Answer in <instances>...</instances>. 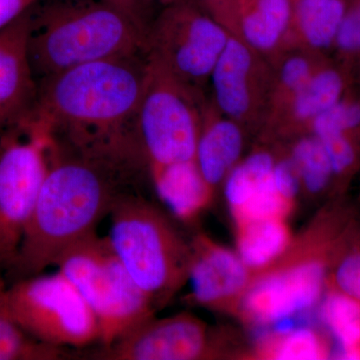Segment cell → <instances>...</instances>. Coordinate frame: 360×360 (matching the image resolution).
I'll use <instances>...</instances> for the list:
<instances>
[{
  "label": "cell",
  "mask_w": 360,
  "mask_h": 360,
  "mask_svg": "<svg viewBox=\"0 0 360 360\" xmlns=\"http://www.w3.org/2000/svg\"><path fill=\"white\" fill-rule=\"evenodd\" d=\"M347 2L348 0H292L290 49L331 56Z\"/></svg>",
  "instance_id": "obj_19"
},
{
  "label": "cell",
  "mask_w": 360,
  "mask_h": 360,
  "mask_svg": "<svg viewBox=\"0 0 360 360\" xmlns=\"http://www.w3.org/2000/svg\"><path fill=\"white\" fill-rule=\"evenodd\" d=\"M321 331L309 326H295L272 330L260 345L265 359L278 360H316L330 359L333 342Z\"/></svg>",
  "instance_id": "obj_25"
},
{
  "label": "cell",
  "mask_w": 360,
  "mask_h": 360,
  "mask_svg": "<svg viewBox=\"0 0 360 360\" xmlns=\"http://www.w3.org/2000/svg\"><path fill=\"white\" fill-rule=\"evenodd\" d=\"M326 56H321L302 49H290L272 63L274 79L269 110L262 131L286 110L298 92L309 82Z\"/></svg>",
  "instance_id": "obj_22"
},
{
  "label": "cell",
  "mask_w": 360,
  "mask_h": 360,
  "mask_svg": "<svg viewBox=\"0 0 360 360\" xmlns=\"http://www.w3.org/2000/svg\"><path fill=\"white\" fill-rule=\"evenodd\" d=\"M206 98L148 56L137 137L148 169L194 160Z\"/></svg>",
  "instance_id": "obj_8"
},
{
  "label": "cell",
  "mask_w": 360,
  "mask_h": 360,
  "mask_svg": "<svg viewBox=\"0 0 360 360\" xmlns=\"http://www.w3.org/2000/svg\"><path fill=\"white\" fill-rule=\"evenodd\" d=\"M7 302L16 324L40 342L82 348L101 340L96 314L59 270L14 281Z\"/></svg>",
  "instance_id": "obj_9"
},
{
  "label": "cell",
  "mask_w": 360,
  "mask_h": 360,
  "mask_svg": "<svg viewBox=\"0 0 360 360\" xmlns=\"http://www.w3.org/2000/svg\"><path fill=\"white\" fill-rule=\"evenodd\" d=\"M354 77L355 84L360 85V59L357 65H355L354 70Z\"/></svg>",
  "instance_id": "obj_35"
},
{
  "label": "cell",
  "mask_w": 360,
  "mask_h": 360,
  "mask_svg": "<svg viewBox=\"0 0 360 360\" xmlns=\"http://www.w3.org/2000/svg\"><path fill=\"white\" fill-rule=\"evenodd\" d=\"M148 1L155 2V4H158L161 7H163L175 4V2L182 1V0H148Z\"/></svg>",
  "instance_id": "obj_34"
},
{
  "label": "cell",
  "mask_w": 360,
  "mask_h": 360,
  "mask_svg": "<svg viewBox=\"0 0 360 360\" xmlns=\"http://www.w3.org/2000/svg\"><path fill=\"white\" fill-rule=\"evenodd\" d=\"M146 161L87 155L52 139L46 177L20 250L9 267L15 281L42 274L110 214L122 194L134 191Z\"/></svg>",
  "instance_id": "obj_2"
},
{
  "label": "cell",
  "mask_w": 360,
  "mask_h": 360,
  "mask_svg": "<svg viewBox=\"0 0 360 360\" xmlns=\"http://www.w3.org/2000/svg\"><path fill=\"white\" fill-rule=\"evenodd\" d=\"M278 151L267 148L255 149L239 161L222 186L226 202L238 224L255 220L283 219L291 203L284 200L274 184V169Z\"/></svg>",
  "instance_id": "obj_13"
},
{
  "label": "cell",
  "mask_w": 360,
  "mask_h": 360,
  "mask_svg": "<svg viewBox=\"0 0 360 360\" xmlns=\"http://www.w3.org/2000/svg\"><path fill=\"white\" fill-rule=\"evenodd\" d=\"M0 266V360H58L66 355L63 348L40 342L16 324L8 309V285Z\"/></svg>",
  "instance_id": "obj_26"
},
{
  "label": "cell",
  "mask_w": 360,
  "mask_h": 360,
  "mask_svg": "<svg viewBox=\"0 0 360 360\" xmlns=\"http://www.w3.org/2000/svg\"><path fill=\"white\" fill-rule=\"evenodd\" d=\"M149 174L160 200L180 219H193L212 196L194 160L150 168Z\"/></svg>",
  "instance_id": "obj_20"
},
{
  "label": "cell",
  "mask_w": 360,
  "mask_h": 360,
  "mask_svg": "<svg viewBox=\"0 0 360 360\" xmlns=\"http://www.w3.org/2000/svg\"><path fill=\"white\" fill-rule=\"evenodd\" d=\"M274 65L231 35L210 78V98L248 134H259L266 120Z\"/></svg>",
  "instance_id": "obj_11"
},
{
  "label": "cell",
  "mask_w": 360,
  "mask_h": 360,
  "mask_svg": "<svg viewBox=\"0 0 360 360\" xmlns=\"http://www.w3.org/2000/svg\"><path fill=\"white\" fill-rule=\"evenodd\" d=\"M248 134L240 124L222 115L210 97L206 98L194 161L212 191L243 160Z\"/></svg>",
  "instance_id": "obj_18"
},
{
  "label": "cell",
  "mask_w": 360,
  "mask_h": 360,
  "mask_svg": "<svg viewBox=\"0 0 360 360\" xmlns=\"http://www.w3.org/2000/svg\"><path fill=\"white\" fill-rule=\"evenodd\" d=\"M191 250L187 281L193 302L212 309L239 302L251 283V271L238 252L203 236L191 243Z\"/></svg>",
  "instance_id": "obj_16"
},
{
  "label": "cell",
  "mask_w": 360,
  "mask_h": 360,
  "mask_svg": "<svg viewBox=\"0 0 360 360\" xmlns=\"http://www.w3.org/2000/svg\"><path fill=\"white\" fill-rule=\"evenodd\" d=\"M40 0H0V32L37 6Z\"/></svg>",
  "instance_id": "obj_31"
},
{
  "label": "cell",
  "mask_w": 360,
  "mask_h": 360,
  "mask_svg": "<svg viewBox=\"0 0 360 360\" xmlns=\"http://www.w3.org/2000/svg\"><path fill=\"white\" fill-rule=\"evenodd\" d=\"M347 236V226L342 219L323 215L316 245L307 258L251 281L239 300L243 316L257 326H274L317 307Z\"/></svg>",
  "instance_id": "obj_6"
},
{
  "label": "cell",
  "mask_w": 360,
  "mask_h": 360,
  "mask_svg": "<svg viewBox=\"0 0 360 360\" xmlns=\"http://www.w3.org/2000/svg\"><path fill=\"white\" fill-rule=\"evenodd\" d=\"M354 82L352 71L333 56H326L286 110L258 136L264 141L285 143L310 134L315 120L330 108Z\"/></svg>",
  "instance_id": "obj_14"
},
{
  "label": "cell",
  "mask_w": 360,
  "mask_h": 360,
  "mask_svg": "<svg viewBox=\"0 0 360 360\" xmlns=\"http://www.w3.org/2000/svg\"><path fill=\"white\" fill-rule=\"evenodd\" d=\"M146 53V32L101 0H40L33 7L28 56L37 85L77 66Z\"/></svg>",
  "instance_id": "obj_3"
},
{
  "label": "cell",
  "mask_w": 360,
  "mask_h": 360,
  "mask_svg": "<svg viewBox=\"0 0 360 360\" xmlns=\"http://www.w3.org/2000/svg\"><path fill=\"white\" fill-rule=\"evenodd\" d=\"M231 32L234 0H193Z\"/></svg>",
  "instance_id": "obj_32"
},
{
  "label": "cell",
  "mask_w": 360,
  "mask_h": 360,
  "mask_svg": "<svg viewBox=\"0 0 360 360\" xmlns=\"http://www.w3.org/2000/svg\"><path fill=\"white\" fill-rule=\"evenodd\" d=\"M347 132L360 136V85L352 84L330 108L312 125L310 134Z\"/></svg>",
  "instance_id": "obj_29"
},
{
  "label": "cell",
  "mask_w": 360,
  "mask_h": 360,
  "mask_svg": "<svg viewBox=\"0 0 360 360\" xmlns=\"http://www.w3.org/2000/svg\"><path fill=\"white\" fill-rule=\"evenodd\" d=\"M331 56L354 75L360 59V0H348Z\"/></svg>",
  "instance_id": "obj_30"
},
{
  "label": "cell",
  "mask_w": 360,
  "mask_h": 360,
  "mask_svg": "<svg viewBox=\"0 0 360 360\" xmlns=\"http://www.w3.org/2000/svg\"><path fill=\"white\" fill-rule=\"evenodd\" d=\"M148 71L144 53L94 61L37 85L32 115L53 141L87 155L146 160L137 116Z\"/></svg>",
  "instance_id": "obj_1"
},
{
  "label": "cell",
  "mask_w": 360,
  "mask_h": 360,
  "mask_svg": "<svg viewBox=\"0 0 360 360\" xmlns=\"http://www.w3.org/2000/svg\"><path fill=\"white\" fill-rule=\"evenodd\" d=\"M315 136L326 149L335 174V193L340 195L360 170V136L347 132H328Z\"/></svg>",
  "instance_id": "obj_27"
},
{
  "label": "cell",
  "mask_w": 360,
  "mask_h": 360,
  "mask_svg": "<svg viewBox=\"0 0 360 360\" xmlns=\"http://www.w3.org/2000/svg\"><path fill=\"white\" fill-rule=\"evenodd\" d=\"M231 33L193 0L161 7L146 32V54L191 89L205 92Z\"/></svg>",
  "instance_id": "obj_10"
},
{
  "label": "cell",
  "mask_w": 360,
  "mask_h": 360,
  "mask_svg": "<svg viewBox=\"0 0 360 360\" xmlns=\"http://www.w3.org/2000/svg\"><path fill=\"white\" fill-rule=\"evenodd\" d=\"M56 265L96 314L101 347L155 316L153 302L124 269L108 236L87 234L68 248Z\"/></svg>",
  "instance_id": "obj_5"
},
{
  "label": "cell",
  "mask_w": 360,
  "mask_h": 360,
  "mask_svg": "<svg viewBox=\"0 0 360 360\" xmlns=\"http://www.w3.org/2000/svg\"><path fill=\"white\" fill-rule=\"evenodd\" d=\"M110 214L111 248L155 309H160L188 278L191 245L134 191L117 198Z\"/></svg>",
  "instance_id": "obj_4"
},
{
  "label": "cell",
  "mask_w": 360,
  "mask_h": 360,
  "mask_svg": "<svg viewBox=\"0 0 360 360\" xmlns=\"http://www.w3.org/2000/svg\"><path fill=\"white\" fill-rule=\"evenodd\" d=\"M292 0H234L231 33L274 63L290 49Z\"/></svg>",
  "instance_id": "obj_17"
},
{
  "label": "cell",
  "mask_w": 360,
  "mask_h": 360,
  "mask_svg": "<svg viewBox=\"0 0 360 360\" xmlns=\"http://www.w3.org/2000/svg\"><path fill=\"white\" fill-rule=\"evenodd\" d=\"M317 307L319 321L333 341L331 357L360 360V302L326 288Z\"/></svg>",
  "instance_id": "obj_21"
},
{
  "label": "cell",
  "mask_w": 360,
  "mask_h": 360,
  "mask_svg": "<svg viewBox=\"0 0 360 360\" xmlns=\"http://www.w3.org/2000/svg\"><path fill=\"white\" fill-rule=\"evenodd\" d=\"M207 326L191 314L150 317L90 355L101 360H196L212 354Z\"/></svg>",
  "instance_id": "obj_12"
},
{
  "label": "cell",
  "mask_w": 360,
  "mask_h": 360,
  "mask_svg": "<svg viewBox=\"0 0 360 360\" xmlns=\"http://www.w3.org/2000/svg\"><path fill=\"white\" fill-rule=\"evenodd\" d=\"M285 144L286 153L295 163L303 191L314 196L328 191L335 193V174L330 161L321 141L315 135H302Z\"/></svg>",
  "instance_id": "obj_24"
},
{
  "label": "cell",
  "mask_w": 360,
  "mask_h": 360,
  "mask_svg": "<svg viewBox=\"0 0 360 360\" xmlns=\"http://www.w3.org/2000/svg\"><path fill=\"white\" fill-rule=\"evenodd\" d=\"M328 288L360 302V215L355 217L352 229L331 266Z\"/></svg>",
  "instance_id": "obj_28"
},
{
  "label": "cell",
  "mask_w": 360,
  "mask_h": 360,
  "mask_svg": "<svg viewBox=\"0 0 360 360\" xmlns=\"http://www.w3.org/2000/svg\"><path fill=\"white\" fill-rule=\"evenodd\" d=\"M52 137L30 113L0 134V266L13 264L49 167Z\"/></svg>",
  "instance_id": "obj_7"
},
{
  "label": "cell",
  "mask_w": 360,
  "mask_h": 360,
  "mask_svg": "<svg viewBox=\"0 0 360 360\" xmlns=\"http://www.w3.org/2000/svg\"><path fill=\"white\" fill-rule=\"evenodd\" d=\"M290 245V232L284 219L238 224L236 252L251 272L269 267L286 252Z\"/></svg>",
  "instance_id": "obj_23"
},
{
  "label": "cell",
  "mask_w": 360,
  "mask_h": 360,
  "mask_svg": "<svg viewBox=\"0 0 360 360\" xmlns=\"http://www.w3.org/2000/svg\"><path fill=\"white\" fill-rule=\"evenodd\" d=\"M101 1L122 11L137 25L141 26L146 32H148L151 20L146 16L143 8V0H101Z\"/></svg>",
  "instance_id": "obj_33"
},
{
  "label": "cell",
  "mask_w": 360,
  "mask_h": 360,
  "mask_svg": "<svg viewBox=\"0 0 360 360\" xmlns=\"http://www.w3.org/2000/svg\"><path fill=\"white\" fill-rule=\"evenodd\" d=\"M32 8L0 32V134L30 115L37 101L28 56Z\"/></svg>",
  "instance_id": "obj_15"
}]
</instances>
